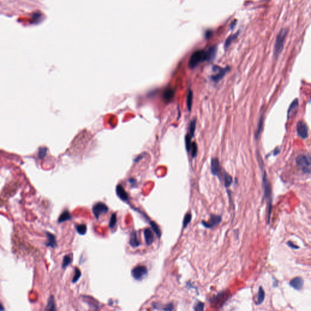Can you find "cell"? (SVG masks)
<instances>
[{
	"instance_id": "f546056e",
	"label": "cell",
	"mask_w": 311,
	"mask_h": 311,
	"mask_svg": "<svg viewBox=\"0 0 311 311\" xmlns=\"http://www.w3.org/2000/svg\"><path fill=\"white\" fill-rule=\"evenodd\" d=\"M117 223V215L116 213H113L110 218V221L109 222V227L111 229H113V228L116 226Z\"/></svg>"
},
{
	"instance_id": "4fadbf2b",
	"label": "cell",
	"mask_w": 311,
	"mask_h": 311,
	"mask_svg": "<svg viewBox=\"0 0 311 311\" xmlns=\"http://www.w3.org/2000/svg\"><path fill=\"white\" fill-rule=\"evenodd\" d=\"M304 284V280L301 277H295L290 281V286L295 290L301 289Z\"/></svg>"
},
{
	"instance_id": "ffe728a7",
	"label": "cell",
	"mask_w": 311,
	"mask_h": 311,
	"mask_svg": "<svg viewBox=\"0 0 311 311\" xmlns=\"http://www.w3.org/2000/svg\"><path fill=\"white\" fill-rule=\"evenodd\" d=\"M223 179H224V185H225V187L226 188L229 187V186H230V185L233 182L232 177L230 175L227 173L226 172H224V173H223Z\"/></svg>"
},
{
	"instance_id": "3957f363",
	"label": "cell",
	"mask_w": 311,
	"mask_h": 311,
	"mask_svg": "<svg viewBox=\"0 0 311 311\" xmlns=\"http://www.w3.org/2000/svg\"><path fill=\"white\" fill-rule=\"evenodd\" d=\"M297 165L299 167L302 172L306 174L310 173V157L309 155L300 154L295 159Z\"/></svg>"
},
{
	"instance_id": "83f0119b",
	"label": "cell",
	"mask_w": 311,
	"mask_h": 311,
	"mask_svg": "<svg viewBox=\"0 0 311 311\" xmlns=\"http://www.w3.org/2000/svg\"><path fill=\"white\" fill-rule=\"evenodd\" d=\"M150 225L151 226L154 232L156 234V235L157 236L158 238H160L161 236V231L159 229V226L154 221H150Z\"/></svg>"
},
{
	"instance_id": "ac0fdd59",
	"label": "cell",
	"mask_w": 311,
	"mask_h": 311,
	"mask_svg": "<svg viewBox=\"0 0 311 311\" xmlns=\"http://www.w3.org/2000/svg\"><path fill=\"white\" fill-rule=\"evenodd\" d=\"M265 296H266V294H265V292L264 291L263 288L262 287H260L259 289H258V295H257V305H260L263 303V301L265 299Z\"/></svg>"
},
{
	"instance_id": "d4e9b609",
	"label": "cell",
	"mask_w": 311,
	"mask_h": 311,
	"mask_svg": "<svg viewBox=\"0 0 311 311\" xmlns=\"http://www.w3.org/2000/svg\"><path fill=\"white\" fill-rule=\"evenodd\" d=\"M76 230L78 234L81 235H84L86 234L87 231V227L85 224H80L75 226Z\"/></svg>"
},
{
	"instance_id": "603a6c76",
	"label": "cell",
	"mask_w": 311,
	"mask_h": 311,
	"mask_svg": "<svg viewBox=\"0 0 311 311\" xmlns=\"http://www.w3.org/2000/svg\"><path fill=\"white\" fill-rule=\"evenodd\" d=\"M193 93L192 90H189L187 95V98H186V105H187V108L189 111H191L192 104H193Z\"/></svg>"
},
{
	"instance_id": "d590c367",
	"label": "cell",
	"mask_w": 311,
	"mask_h": 311,
	"mask_svg": "<svg viewBox=\"0 0 311 311\" xmlns=\"http://www.w3.org/2000/svg\"><path fill=\"white\" fill-rule=\"evenodd\" d=\"M174 309L173 305L172 304H169L165 306V307L163 308V310H172Z\"/></svg>"
},
{
	"instance_id": "74e56055",
	"label": "cell",
	"mask_w": 311,
	"mask_h": 311,
	"mask_svg": "<svg viewBox=\"0 0 311 311\" xmlns=\"http://www.w3.org/2000/svg\"><path fill=\"white\" fill-rule=\"evenodd\" d=\"M280 152V150L278 148H276L275 149V150L274 151V156H276L277 154H278Z\"/></svg>"
},
{
	"instance_id": "5bb4252c",
	"label": "cell",
	"mask_w": 311,
	"mask_h": 311,
	"mask_svg": "<svg viewBox=\"0 0 311 311\" xmlns=\"http://www.w3.org/2000/svg\"><path fill=\"white\" fill-rule=\"evenodd\" d=\"M143 235L145 238V240L148 245H150L154 241V235L153 233L151 230L150 229H145L143 230Z\"/></svg>"
},
{
	"instance_id": "4316f807",
	"label": "cell",
	"mask_w": 311,
	"mask_h": 311,
	"mask_svg": "<svg viewBox=\"0 0 311 311\" xmlns=\"http://www.w3.org/2000/svg\"><path fill=\"white\" fill-rule=\"evenodd\" d=\"M55 301H54V298L53 296H51L50 298L48 300V304L46 306V310H55Z\"/></svg>"
},
{
	"instance_id": "f35d334b",
	"label": "cell",
	"mask_w": 311,
	"mask_h": 311,
	"mask_svg": "<svg viewBox=\"0 0 311 311\" xmlns=\"http://www.w3.org/2000/svg\"><path fill=\"white\" fill-rule=\"evenodd\" d=\"M4 310V308L3 307V306L2 305V304L0 303V310Z\"/></svg>"
},
{
	"instance_id": "d6a6232c",
	"label": "cell",
	"mask_w": 311,
	"mask_h": 311,
	"mask_svg": "<svg viewBox=\"0 0 311 311\" xmlns=\"http://www.w3.org/2000/svg\"><path fill=\"white\" fill-rule=\"evenodd\" d=\"M81 273L80 271L78 268H75V275L72 279V283H76L80 279V278L81 277Z\"/></svg>"
},
{
	"instance_id": "9c48e42d",
	"label": "cell",
	"mask_w": 311,
	"mask_h": 311,
	"mask_svg": "<svg viewBox=\"0 0 311 311\" xmlns=\"http://www.w3.org/2000/svg\"><path fill=\"white\" fill-rule=\"evenodd\" d=\"M221 221H222L221 216L212 215L210 216L209 222H205V221H202V224L206 228H208V229H212V228L218 225L221 222Z\"/></svg>"
},
{
	"instance_id": "7402d4cb",
	"label": "cell",
	"mask_w": 311,
	"mask_h": 311,
	"mask_svg": "<svg viewBox=\"0 0 311 311\" xmlns=\"http://www.w3.org/2000/svg\"><path fill=\"white\" fill-rule=\"evenodd\" d=\"M196 119H193L190 123L189 125V136L192 139L194 137L195 132L196 130Z\"/></svg>"
},
{
	"instance_id": "8d00e7d4",
	"label": "cell",
	"mask_w": 311,
	"mask_h": 311,
	"mask_svg": "<svg viewBox=\"0 0 311 311\" xmlns=\"http://www.w3.org/2000/svg\"><path fill=\"white\" fill-rule=\"evenodd\" d=\"M212 32L210 31H208L206 34H205V36L207 38H210V37L212 35Z\"/></svg>"
},
{
	"instance_id": "4dcf8cb0",
	"label": "cell",
	"mask_w": 311,
	"mask_h": 311,
	"mask_svg": "<svg viewBox=\"0 0 311 311\" xmlns=\"http://www.w3.org/2000/svg\"><path fill=\"white\" fill-rule=\"evenodd\" d=\"M192 215L190 213H187L186 214V215L184 217V219H183V229H185V228L188 225V224L190 222L191 220H192Z\"/></svg>"
},
{
	"instance_id": "cb8c5ba5",
	"label": "cell",
	"mask_w": 311,
	"mask_h": 311,
	"mask_svg": "<svg viewBox=\"0 0 311 311\" xmlns=\"http://www.w3.org/2000/svg\"><path fill=\"white\" fill-rule=\"evenodd\" d=\"M263 122H264V115H263V114H262L260 117V119L259 120V122L258 123L257 131V133L255 134V137L257 139L258 138V137L260 136V135L261 134V133L262 131V129H263Z\"/></svg>"
},
{
	"instance_id": "d6986e66",
	"label": "cell",
	"mask_w": 311,
	"mask_h": 311,
	"mask_svg": "<svg viewBox=\"0 0 311 311\" xmlns=\"http://www.w3.org/2000/svg\"><path fill=\"white\" fill-rule=\"evenodd\" d=\"M71 218H72V216L71 215V213L68 210H65V212H63L61 214V215L60 216V217L58 218V221L59 223H62L63 222L71 220Z\"/></svg>"
},
{
	"instance_id": "e0dca14e",
	"label": "cell",
	"mask_w": 311,
	"mask_h": 311,
	"mask_svg": "<svg viewBox=\"0 0 311 311\" xmlns=\"http://www.w3.org/2000/svg\"><path fill=\"white\" fill-rule=\"evenodd\" d=\"M46 236H47L48 241L46 243V245L48 247H51L52 248L56 247H57V241L55 239V236L53 234H52L49 232H46Z\"/></svg>"
},
{
	"instance_id": "5b68a950",
	"label": "cell",
	"mask_w": 311,
	"mask_h": 311,
	"mask_svg": "<svg viewBox=\"0 0 311 311\" xmlns=\"http://www.w3.org/2000/svg\"><path fill=\"white\" fill-rule=\"evenodd\" d=\"M229 70L230 68L229 66H227L225 68H221L216 65L213 66L212 68V71L216 72V74L212 75L210 77L211 80L215 83L219 81L225 75V74L229 71Z\"/></svg>"
},
{
	"instance_id": "8992f818",
	"label": "cell",
	"mask_w": 311,
	"mask_h": 311,
	"mask_svg": "<svg viewBox=\"0 0 311 311\" xmlns=\"http://www.w3.org/2000/svg\"><path fill=\"white\" fill-rule=\"evenodd\" d=\"M148 274V270L145 266H139L134 268L131 271L132 277L136 280H141Z\"/></svg>"
},
{
	"instance_id": "44dd1931",
	"label": "cell",
	"mask_w": 311,
	"mask_h": 311,
	"mask_svg": "<svg viewBox=\"0 0 311 311\" xmlns=\"http://www.w3.org/2000/svg\"><path fill=\"white\" fill-rule=\"evenodd\" d=\"M238 35H239V32H237L235 34H233V35H230L229 37L227 38V39L225 40V44H224V48H225V50L227 49V48L230 46V45L232 43V41L234 40H235L238 37Z\"/></svg>"
},
{
	"instance_id": "9a60e30c",
	"label": "cell",
	"mask_w": 311,
	"mask_h": 311,
	"mask_svg": "<svg viewBox=\"0 0 311 311\" xmlns=\"http://www.w3.org/2000/svg\"><path fill=\"white\" fill-rule=\"evenodd\" d=\"M129 243H130V245L133 248L137 247L140 245V242L139 239H138L137 232L136 231H133L131 233Z\"/></svg>"
},
{
	"instance_id": "484cf974",
	"label": "cell",
	"mask_w": 311,
	"mask_h": 311,
	"mask_svg": "<svg viewBox=\"0 0 311 311\" xmlns=\"http://www.w3.org/2000/svg\"><path fill=\"white\" fill-rule=\"evenodd\" d=\"M72 262V257L70 255H68L64 257L63 260V264H62V268H65L69 264H71Z\"/></svg>"
},
{
	"instance_id": "30bf717a",
	"label": "cell",
	"mask_w": 311,
	"mask_h": 311,
	"mask_svg": "<svg viewBox=\"0 0 311 311\" xmlns=\"http://www.w3.org/2000/svg\"><path fill=\"white\" fill-rule=\"evenodd\" d=\"M299 107V101L298 98H295L292 103L287 111V119H290L294 117L297 113L298 109Z\"/></svg>"
},
{
	"instance_id": "7a4b0ae2",
	"label": "cell",
	"mask_w": 311,
	"mask_h": 311,
	"mask_svg": "<svg viewBox=\"0 0 311 311\" xmlns=\"http://www.w3.org/2000/svg\"><path fill=\"white\" fill-rule=\"evenodd\" d=\"M263 187L264 190V198H266L267 203V209H268V224L269 223L271 218V214L272 212V186L270 182L268 181L266 172L263 170Z\"/></svg>"
},
{
	"instance_id": "2e32d148",
	"label": "cell",
	"mask_w": 311,
	"mask_h": 311,
	"mask_svg": "<svg viewBox=\"0 0 311 311\" xmlns=\"http://www.w3.org/2000/svg\"><path fill=\"white\" fill-rule=\"evenodd\" d=\"M175 96V90L172 88L166 89L163 94V97L165 101L169 102Z\"/></svg>"
},
{
	"instance_id": "f1b7e54d",
	"label": "cell",
	"mask_w": 311,
	"mask_h": 311,
	"mask_svg": "<svg viewBox=\"0 0 311 311\" xmlns=\"http://www.w3.org/2000/svg\"><path fill=\"white\" fill-rule=\"evenodd\" d=\"M191 140H192V138L190 137V136H189V134L185 136V148H186V151H187L188 152H189L191 149V146H192V143Z\"/></svg>"
},
{
	"instance_id": "836d02e7",
	"label": "cell",
	"mask_w": 311,
	"mask_h": 311,
	"mask_svg": "<svg viewBox=\"0 0 311 311\" xmlns=\"http://www.w3.org/2000/svg\"><path fill=\"white\" fill-rule=\"evenodd\" d=\"M204 304L201 303V302H198L195 305V306L194 307V309L195 310H197V311L203 310H204Z\"/></svg>"
},
{
	"instance_id": "e575fe53",
	"label": "cell",
	"mask_w": 311,
	"mask_h": 311,
	"mask_svg": "<svg viewBox=\"0 0 311 311\" xmlns=\"http://www.w3.org/2000/svg\"><path fill=\"white\" fill-rule=\"evenodd\" d=\"M287 244V245H288L290 247H291V248H294V249H298V248H300L298 246L295 245L293 242H291V241H288Z\"/></svg>"
},
{
	"instance_id": "52a82bcc",
	"label": "cell",
	"mask_w": 311,
	"mask_h": 311,
	"mask_svg": "<svg viewBox=\"0 0 311 311\" xmlns=\"http://www.w3.org/2000/svg\"><path fill=\"white\" fill-rule=\"evenodd\" d=\"M108 210V206L103 202H98L92 207V213L97 219L99 218L101 214L107 213Z\"/></svg>"
},
{
	"instance_id": "ba28073f",
	"label": "cell",
	"mask_w": 311,
	"mask_h": 311,
	"mask_svg": "<svg viewBox=\"0 0 311 311\" xmlns=\"http://www.w3.org/2000/svg\"><path fill=\"white\" fill-rule=\"evenodd\" d=\"M309 129L307 124L302 121H299L297 124V133L298 136L303 139H306L308 137Z\"/></svg>"
},
{
	"instance_id": "6da1fadb",
	"label": "cell",
	"mask_w": 311,
	"mask_h": 311,
	"mask_svg": "<svg viewBox=\"0 0 311 311\" xmlns=\"http://www.w3.org/2000/svg\"><path fill=\"white\" fill-rule=\"evenodd\" d=\"M217 52V48L213 46L207 51L198 50L193 53L189 60L190 68L195 69L204 61H210L215 59Z\"/></svg>"
},
{
	"instance_id": "277c9868",
	"label": "cell",
	"mask_w": 311,
	"mask_h": 311,
	"mask_svg": "<svg viewBox=\"0 0 311 311\" xmlns=\"http://www.w3.org/2000/svg\"><path fill=\"white\" fill-rule=\"evenodd\" d=\"M287 33V29H283L280 31V32L278 33V34L277 37L275 45V47H274V56L276 58H277L280 55V54L281 53V52L283 49L284 42H285V38L286 37Z\"/></svg>"
},
{
	"instance_id": "1f68e13d",
	"label": "cell",
	"mask_w": 311,
	"mask_h": 311,
	"mask_svg": "<svg viewBox=\"0 0 311 311\" xmlns=\"http://www.w3.org/2000/svg\"><path fill=\"white\" fill-rule=\"evenodd\" d=\"M190 151H192V157L193 158L196 157V156L197 155V153H198V145H197V144H196V142H193L192 143Z\"/></svg>"
},
{
	"instance_id": "8fae6325",
	"label": "cell",
	"mask_w": 311,
	"mask_h": 311,
	"mask_svg": "<svg viewBox=\"0 0 311 311\" xmlns=\"http://www.w3.org/2000/svg\"><path fill=\"white\" fill-rule=\"evenodd\" d=\"M211 172L214 176H216L219 179L221 178V170L219 160L218 158H213L212 159Z\"/></svg>"
},
{
	"instance_id": "7c38bea8",
	"label": "cell",
	"mask_w": 311,
	"mask_h": 311,
	"mask_svg": "<svg viewBox=\"0 0 311 311\" xmlns=\"http://www.w3.org/2000/svg\"><path fill=\"white\" fill-rule=\"evenodd\" d=\"M116 194L117 196L123 201H127L129 199L128 194L121 185H118L116 186Z\"/></svg>"
}]
</instances>
